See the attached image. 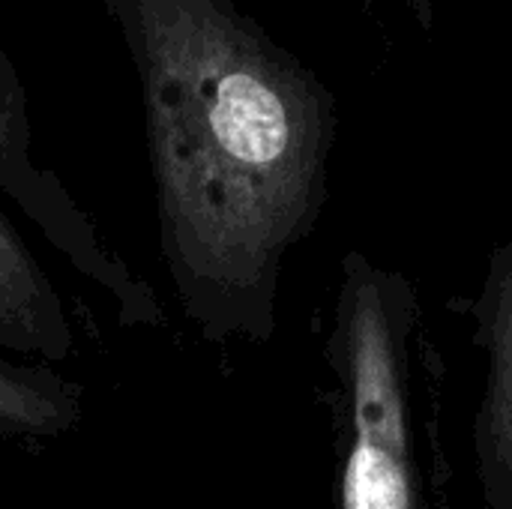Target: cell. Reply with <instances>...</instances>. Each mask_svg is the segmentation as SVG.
Segmentation results:
<instances>
[{"instance_id":"277c9868","label":"cell","mask_w":512,"mask_h":509,"mask_svg":"<svg viewBox=\"0 0 512 509\" xmlns=\"http://www.w3.org/2000/svg\"><path fill=\"white\" fill-rule=\"evenodd\" d=\"M486 384L474 420L477 480L486 509H512V234L495 246L468 306Z\"/></svg>"},{"instance_id":"5b68a950","label":"cell","mask_w":512,"mask_h":509,"mask_svg":"<svg viewBox=\"0 0 512 509\" xmlns=\"http://www.w3.org/2000/svg\"><path fill=\"white\" fill-rule=\"evenodd\" d=\"M0 348L42 366L75 357L66 306L15 228L0 213Z\"/></svg>"},{"instance_id":"7a4b0ae2","label":"cell","mask_w":512,"mask_h":509,"mask_svg":"<svg viewBox=\"0 0 512 509\" xmlns=\"http://www.w3.org/2000/svg\"><path fill=\"white\" fill-rule=\"evenodd\" d=\"M327 363L339 387V509H450L444 363L405 273L345 252Z\"/></svg>"},{"instance_id":"8992f818","label":"cell","mask_w":512,"mask_h":509,"mask_svg":"<svg viewBox=\"0 0 512 509\" xmlns=\"http://www.w3.org/2000/svg\"><path fill=\"white\" fill-rule=\"evenodd\" d=\"M84 393L42 363L0 357V438L57 441L81 426Z\"/></svg>"},{"instance_id":"3957f363","label":"cell","mask_w":512,"mask_h":509,"mask_svg":"<svg viewBox=\"0 0 512 509\" xmlns=\"http://www.w3.org/2000/svg\"><path fill=\"white\" fill-rule=\"evenodd\" d=\"M0 192L24 210L42 237L96 288H102L126 327H162L165 309L96 231L72 192L33 159V132L24 84L0 45Z\"/></svg>"},{"instance_id":"6da1fadb","label":"cell","mask_w":512,"mask_h":509,"mask_svg":"<svg viewBox=\"0 0 512 509\" xmlns=\"http://www.w3.org/2000/svg\"><path fill=\"white\" fill-rule=\"evenodd\" d=\"M132 54L159 249L207 342L264 345L327 201L333 99L231 0H105Z\"/></svg>"}]
</instances>
